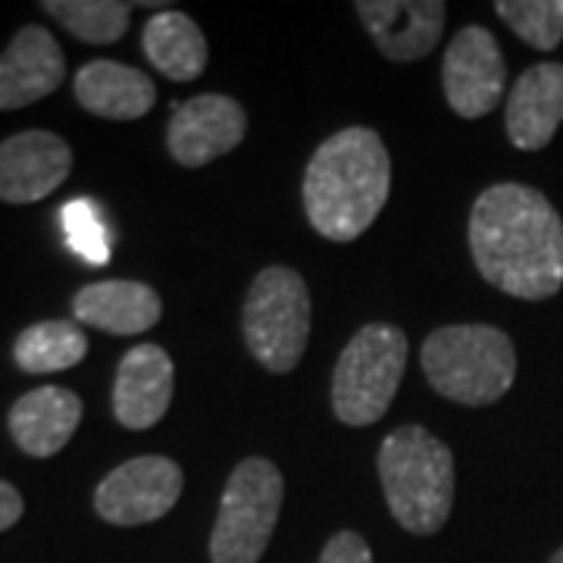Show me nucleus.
Masks as SVG:
<instances>
[{"label":"nucleus","mask_w":563,"mask_h":563,"mask_svg":"<svg viewBox=\"0 0 563 563\" xmlns=\"http://www.w3.org/2000/svg\"><path fill=\"white\" fill-rule=\"evenodd\" d=\"M470 251L485 282L523 301H548L563 285V222L542 191L504 181L470 213Z\"/></svg>","instance_id":"nucleus-1"},{"label":"nucleus","mask_w":563,"mask_h":563,"mask_svg":"<svg viewBox=\"0 0 563 563\" xmlns=\"http://www.w3.org/2000/svg\"><path fill=\"white\" fill-rule=\"evenodd\" d=\"M391 161L373 129H342L317 147L303 173V210L329 242H354L388 201Z\"/></svg>","instance_id":"nucleus-2"},{"label":"nucleus","mask_w":563,"mask_h":563,"mask_svg":"<svg viewBox=\"0 0 563 563\" xmlns=\"http://www.w3.org/2000/svg\"><path fill=\"white\" fill-rule=\"evenodd\" d=\"M379 479L391 517L413 536L439 532L454 507V454L422 426H401L379 448Z\"/></svg>","instance_id":"nucleus-3"},{"label":"nucleus","mask_w":563,"mask_h":563,"mask_svg":"<svg viewBox=\"0 0 563 563\" xmlns=\"http://www.w3.org/2000/svg\"><path fill=\"white\" fill-rule=\"evenodd\" d=\"M422 373L448 401L495 404L517 379V351L501 329L485 322L444 325L422 342Z\"/></svg>","instance_id":"nucleus-4"},{"label":"nucleus","mask_w":563,"mask_h":563,"mask_svg":"<svg viewBox=\"0 0 563 563\" xmlns=\"http://www.w3.org/2000/svg\"><path fill=\"white\" fill-rule=\"evenodd\" d=\"M407 369V335L398 325L369 322L344 344L332 376V410L344 426L383 420Z\"/></svg>","instance_id":"nucleus-5"},{"label":"nucleus","mask_w":563,"mask_h":563,"mask_svg":"<svg viewBox=\"0 0 563 563\" xmlns=\"http://www.w3.org/2000/svg\"><path fill=\"white\" fill-rule=\"evenodd\" d=\"M285 483L266 457L242 461L222 492L220 514L210 532V563H257L279 523Z\"/></svg>","instance_id":"nucleus-6"},{"label":"nucleus","mask_w":563,"mask_h":563,"mask_svg":"<svg viewBox=\"0 0 563 563\" xmlns=\"http://www.w3.org/2000/svg\"><path fill=\"white\" fill-rule=\"evenodd\" d=\"M244 344L269 373H291L310 339V291L291 266H266L242 313Z\"/></svg>","instance_id":"nucleus-7"},{"label":"nucleus","mask_w":563,"mask_h":563,"mask_svg":"<svg viewBox=\"0 0 563 563\" xmlns=\"http://www.w3.org/2000/svg\"><path fill=\"white\" fill-rule=\"evenodd\" d=\"M444 98L448 107L463 120H483L504 98L507 63L495 35L483 25L461 29L448 51L442 66Z\"/></svg>","instance_id":"nucleus-8"},{"label":"nucleus","mask_w":563,"mask_h":563,"mask_svg":"<svg viewBox=\"0 0 563 563\" xmlns=\"http://www.w3.org/2000/svg\"><path fill=\"white\" fill-rule=\"evenodd\" d=\"M179 463L147 454L120 463L95 492V507L107 523L144 526L166 517L181 495Z\"/></svg>","instance_id":"nucleus-9"},{"label":"nucleus","mask_w":563,"mask_h":563,"mask_svg":"<svg viewBox=\"0 0 563 563\" xmlns=\"http://www.w3.org/2000/svg\"><path fill=\"white\" fill-rule=\"evenodd\" d=\"M247 113L229 95H198L191 101L173 103L166 144L173 161L181 166H207L242 144Z\"/></svg>","instance_id":"nucleus-10"},{"label":"nucleus","mask_w":563,"mask_h":563,"mask_svg":"<svg viewBox=\"0 0 563 563\" xmlns=\"http://www.w3.org/2000/svg\"><path fill=\"white\" fill-rule=\"evenodd\" d=\"M69 169L73 151L54 132L32 129L0 141V201H44L66 181Z\"/></svg>","instance_id":"nucleus-11"},{"label":"nucleus","mask_w":563,"mask_h":563,"mask_svg":"<svg viewBox=\"0 0 563 563\" xmlns=\"http://www.w3.org/2000/svg\"><path fill=\"white\" fill-rule=\"evenodd\" d=\"M354 10L379 54L391 63L429 57L442 38L448 13L442 0H361Z\"/></svg>","instance_id":"nucleus-12"},{"label":"nucleus","mask_w":563,"mask_h":563,"mask_svg":"<svg viewBox=\"0 0 563 563\" xmlns=\"http://www.w3.org/2000/svg\"><path fill=\"white\" fill-rule=\"evenodd\" d=\"M176 369L161 344H135L120 363L113 385V413L125 429H151L173 401Z\"/></svg>","instance_id":"nucleus-13"},{"label":"nucleus","mask_w":563,"mask_h":563,"mask_svg":"<svg viewBox=\"0 0 563 563\" xmlns=\"http://www.w3.org/2000/svg\"><path fill=\"white\" fill-rule=\"evenodd\" d=\"M63 76L66 60L57 38L41 25H25L0 54V110H20L54 95Z\"/></svg>","instance_id":"nucleus-14"},{"label":"nucleus","mask_w":563,"mask_h":563,"mask_svg":"<svg viewBox=\"0 0 563 563\" xmlns=\"http://www.w3.org/2000/svg\"><path fill=\"white\" fill-rule=\"evenodd\" d=\"M563 122V63H536L510 88L507 139L517 151H542Z\"/></svg>","instance_id":"nucleus-15"},{"label":"nucleus","mask_w":563,"mask_h":563,"mask_svg":"<svg viewBox=\"0 0 563 563\" xmlns=\"http://www.w3.org/2000/svg\"><path fill=\"white\" fill-rule=\"evenodd\" d=\"M10 435L29 457H54L76 435L81 401L69 388L41 385L22 395L10 410Z\"/></svg>","instance_id":"nucleus-16"},{"label":"nucleus","mask_w":563,"mask_h":563,"mask_svg":"<svg viewBox=\"0 0 563 563\" xmlns=\"http://www.w3.org/2000/svg\"><path fill=\"white\" fill-rule=\"evenodd\" d=\"M73 313L85 325L110 335H141L163 317L161 295L144 282H95L73 298Z\"/></svg>","instance_id":"nucleus-17"},{"label":"nucleus","mask_w":563,"mask_h":563,"mask_svg":"<svg viewBox=\"0 0 563 563\" xmlns=\"http://www.w3.org/2000/svg\"><path fill=\"white\" fill-rule=\"evenodd\" d=\"M76 101L101 120H141L157 101V88L135 66L91 60L76 73Z\"/></svg>","instance_id":"nucleus-18"},{"label":"nucleus","mask_w":563,"mask_h":563,"mask_svg":"<svg viewBox=\"0 0 563 563\" xmlns=\"http://www.w3.org/2000/svg\"><path fill=\"white\" fill-rule=\"evenodd\" d=\"M144 54L166 79L191 81L207 69V38L198 22L179 10L154 13L144 25Z\"/></svg>","instance_id":"nucleus-19"},{"label":"nucleus","mask_w":563,"mask_h":563,"mask_svg":"<svg viewBox=\"0 0 563 563\" xmlns=\"http://www.w3.org/2000/svg\"><path fill=\"white\" fill-rule=\"evenodd\" d=\"M88 339L73 320H44L29 325L13 344V357L25 373H60L85 361Z\"/></svg>","instance_id":"nucleus-20"},{"label":"nucleus","mask_w":563,"mask_h":563,"mask_svg":"<svg viewBox=\"0 0 563 563\" xmlns=\"http://www.w3.org/2000/svg\"><path fill=\"white\" fill-rule=\"evenodd\" d=\"M41 10L88 44L120 41L129 32V20H132V7L117 0H44Z\"/></svg>","instance_id":"nucleus-21"},{"label":"nucleus","mask_w":563,"mask_h":563,"mask_svg":"<svg viewBox=\"0 0 563 563\" xmlns=\"http://www.w3.org/2000/svg\"><path fill=\"white\" fill-rule=\"evenodd\" d=\"M495 13L501 16L517 38L536 51H554L563 41L561 0H498Z\"/></svg>","instance_id":"nucleus-22"},{"label":"nucleus","mask_w":563,"mask_h":563,"mask_svg":"<svg viewBox=\"0 0 563 563\" xmlns=\"http://www.w3.org/2000/svg\"><path fill=\"white\" fill-rule=\"evenodd\" d=\"M60 225L69 247L88 266H103V263L110 261V242H107V229H103L98 203L88 201V198H76V201L63 203Z\"/></svg>","instance_id":"nucleus-23"},{"label":"nucleus","mask_w":563,"mask_h":563,"mask_svg":"<svg viewBox=\"0 0 563 563\" xmlns=\"http://www.w3.org/2000/svg\"><path fill=\"white\" fill-rule=\"evenodd\" d=\"M320 563H373V551L363 536L344 529V532H335L325 548H322Z\"/></svg>","instance_id":"nucleus-24"},{"label":"nucleus","mask_w":563,"mask_h":563,"mask_svg":"<svg viewBox=\"0 0 563 563\" xmlns=\"http://www.w3.org/2000/svg\"><path fill=\"white\" fill-rule=\"evenodd\" d=\"M22 517V495L10 483L0 479V532L20 523Z\"/></svg>","instance_id":"nucleus-25"},{"label":"nucleus","mask_w":563,"mask_h":563,"mask_svg":"<svg viewBox=\"0 0 563 563\" xmlns=\"http://www.w3.org/2000/svg\"><path fill=\"white\" fill-rule=\"evenodd\" d=\"M551 563H563V548L554 554V558H551Z\"/></svg>","instance_id":"nucleus-26"},{"label":"nucleus","mask_w":563,"mask_h":563,"mask_svg":"<svg viewBox=\"0 0 563 563\" xmlns=\"http://www.w3.org/2000/svg\"><path fill=\"white\" fill-rule=\"evenodd\" d=\"M561 10H563V0H561Z\"/></svg>","instance_id":"nucleus-27"}]
</instances>
